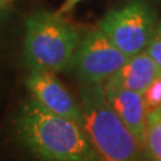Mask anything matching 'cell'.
Segmentation results:
<instances>
[{"label":"cell","mask_w":161,"mask_h":161,"mask_svg":"<svg viewBox=\"0 0 161 161\" xmlns=\"http://www.w3.org/2000/svg\"><path fill=\"white\" fill-rule=\"evenodd\" d=\"M15 133L40 161H101L82 124L51 113L32 97L20 105Z\"/></svg>","instance_id":"cell-1"},{"label":"cell","mask_w":161,"mask_h":161,"mask_svg":"<svg viewBox=\"0 0 161 161\" xmlns=\"http://www.w3.org/2000/svg\"><path fill=\"white\" fill-rule=\"evenodd\" d=\"M79 95L82 126L101 161H150L148 150L109 105L102 85H85Z\"/></svg>","instance_id":"cell-2"},{"label":"cell","mask_w":161,"mask_h":161,"mask_svg":"<svg viewBox=\"0 0 161 161\" xmlns=\"http://www.w3.org/2000/svg\"><path fill=\"white\" fill-rule=\"evenodd\" d=\"M82 39L79 30L59 12L38 9L26 20L23 59L30 70L60 73L70 67Z\"/></svg>","instance_id":"cell-3"},{"label":"cell","mask_w":161,"mask_h":161,"mask_svg":"<svg viewBox=\"0 0 161 161\" xmlns=\"http://www.w3.org/2000/svg\"><path fill=\"white\" fill-rule=\"evenodd\" d=\"M156 12L144 0H132L112 9L98 22V27L128 57L144 53L156 31Z\"/></svg>","instance_id":"cell-4"},{"label":"cell","mask_w":161,"mask_h":161,"mask_svg":"<svg viewBox=\"0 0 161 161\" xmlns=\"http://www.w3.org/2000/svg\"><path fill=\"white\" fill-rule=\"evenodd\" d=\"M128 59V55L97 27L82 35L69 69H71L75 77L85 85H103Z\"/></svg>","instance_id":"cell-5"},{"label":"cell","mask_w":161,"mask_h":161,"mask_svg":"<svg viewBox=\"0 0 161 161\" xmlns=\"http://www.w3.org/2000/svg\"><path fill=\"white\" fill-rule=\"evenodd\" d=\"M26 87L30 97H32L44 109L82 124L80 105L54 73L30 70L26 78Z\"/></svg>","instance_id":"cell-6"},{"label":"cell","mask_w":161,"mask_h":161,"mask_svg":"<svg viewBox=\"0 0 161 161\" xmlns=\"http://www.w3.org/2000/svg\"><path fill=\"white\" fill-rule=\"evenodd\" d=\"M103 90L108 102L115 114L126 125L138 142L147 149V124L149 113L144 95L122 87L103 86Z\"/></svg>","instance_id":"cell-7"},{"label":"cell","mask_w":161,"mask_h":161,"mask_svg":"<svg viewBox=\"0 0 161 161\" xmlns=\"http://www.w3.org/2000/svg\"><path fill=\"white\" fill-rule=\"evenodd\" d=\"M161 75V67L148 55L147 51L130 57L128 62L102 86L122 87L144 94L150 83Z\"/></svg>","instance_id":"cell-8"},{"label":"cell","mask_w":161,"mask_h":161,"mask_svg":"<svg viewBox=\"0 0 161 161\" xmlns=\"http://www.w3.org/2000/svg\"><path fill=\"white\" fill-rule=\"evenodd\" d=\"M147 150L150 161H161V106L148 114Z\"/></svg>","instance_id":"cell-9"},{"label":"cell","mask_w":161,"mask_h":161,"mask_svg":"<svg viewBox=\"0 0 161 161\" xmlns=\"http://www.w3.org/2000/svg\"><path fill=\"white\" fill-rule=\"evenodd\" d=\"M142 95L148 113L161 106V75L150 83V86L145 90Z\"/></svg>","instance_id":"cell-10"},{"label":"cell","mask_w":161,"mask_h":161,"mask_svg":"<svg viewBox=\"0 0 161 161\" xmlns=\"http://www.w3.org/2000/svg\"><path fill=\"white\" fill-rule=\"evenodd\" d=\"M145 51H147L149 57L161 67V22L157 24V27H156L153 38L150 40L149 46L147 47Z\"/></svg>","instance_id":"cell-11"},{"label":"cell","mask_w":161,"mask_h":161,"mask_svg":"<svg viewBox=\"0 0 161 161\" xmlns=\"http://www.w3.org/2000/svg\"><path fill=\"white\" fill-rule=\"evenodd\" d=\"M79 2H82V0H64V3L62 4V7H60V9H59V14L70 12Z\"/></svg>","instance_id":"cell-12"},{"label":"cell","mask_w":161,"mask_h":161,"mask_svg":"<svg viewBox=\"0 0 161 161\" xmlns=\"http://www.w3.org/2000/svg\"><path fill=\"white\" fill-rule=\"evenodd\" d=\"M7 11H8V7L7 8H2L0 9V24L3 23V20L6 19V16H7Z\"/></svg>","instance_id":"cell-13"},{"label":"cell","mask_w":161,"mask_h":161,"mask_svg":"<svg viewBox=\"0 0 161 161\" xmlns=\"http://www.w3.org/2000/svg\"><path fill=\"white\" fill-rule=\"evenodd\" d=\"M9 2H11V0H0V9H2V8H7Z\"/></svg>","instance_id":"cell-14"}]
</instances>
